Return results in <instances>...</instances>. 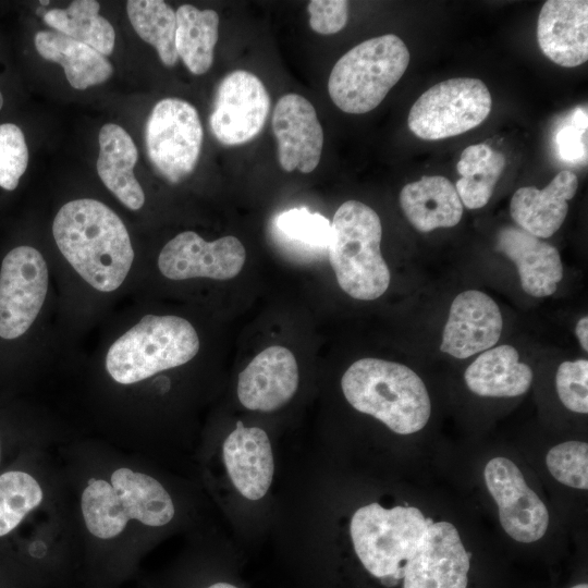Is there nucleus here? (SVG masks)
<instances>
[{"label":"nucleus","instance_id":"f257e3e1","mask_svg":"<svg viewBox=\"0 0 588 588\" xmlns=\"http://www.w3.org/2000/svg\"><path fill=\"white\" fill-rule=\"evenodd\" d=\"M54 241L69 264L93 287L117 290L134 259L128 232L105 204L81 198L66 203L52 225Z\"/></svg>","mask_w":588,"mask_h":588},{"label":"nucleus","instance_id":"f03ea898","mask_svg":"<svg viewBox=\"0 0 588 588\" xmlns=\"http://www.w3.org/2000/svg\"><path fill=\"white\" fill-rule=\"evenodd\" d=\"M341 387L346 401L399 434L421 430L431 405L425 383L405 365L362 358L344 372Z\"/></svg>","mask_w":588,"mask_h":588},{"label":"nucleus","instance_id":"7ed1b4c3","mask_svg":"<svg viewBox=\"0 0 588 588\" xmlns=\"http://www.w3.org/2000/svg\"><path fill=\"white\" fill-rule=\"evenodd\" d=\"M381 221L357 200L343 203L331 222L328 254L338 284L351 297L372 301L389 287L390 270L381 252Z\"/></svg>","mask_w":588,"mask_h":588},{"label":"nucleus","instance_id":"20e7f679","mask_svg":"<svg viewBox=\"0 0 588 588\" xmlns=\"http://www.w3.org/2000/svg\"><path fill=\"white\" fill-rule=\"evenodd\" d=\"M81 505L87 529L101 539L121 534L130 519L159 527L174 516L172 499L162 485L130 468L114 470L111 483L90 480Z\"/></svg>","mask_w":588,"mask_h":588},{"label":"nucleus","instance_id":"39448f33","mask_svg":"<svg viewBox=\"0 0 588 588\" xmlns=\"http://www.w3.org/2000/svg\"><path fill=\"white\" fill-rule=\"evenodd\" d=\"M198 350L197 332L186 319L147 315L110 346L106 368L117 382L132 384L184 365Z\"/></svg>","mask_w":588,"mask_h":588},{"label":"nucleus","instance_id":"423d86ee","mask_svg":"<svg viewBox=\"0 0 588 588\" xmlns=\"http://www.w3.org/2000/svg\"><path fill=\"white\" fill-rule=\"evenodd\" d=\"M409 64V51L393 34L367 39L343 54L331 70L328 91L343 112L377 108Z\"/></svg>","mask_w":588,"mask_h":588},{"label":"nucleus","instance_id":"0eeeda50","mask_svg":"<svg viewBox=\"0 0 588 588\" xmlns=\"http://www.w3.org/2000/svg\"><path fill=\"white\" fill-rule=\"evenodd\" d=\"M413 506L387 510L378 503L358 509L350 531L364 567L382 580H399L405 563L415 554L432 524Z\"/></svg>","mask_w":588,"mask_h":588},{"label":"nucleus","instance_id":"6e6552de","mask_svg":"<svg viewBox=\"0 0 588 588\" xmlns=\"http://www.w3.org/2000/svg\"><path fill=\"white\" fill-rule=\"evenodd\" d=\"M491 95L477 78L456 77L440 82L412 106L407 124L411 132L426 140L463 134L489 115Z\"/></svg>","mask_w":588,"mask_h":588},{"label":"nucleus","instance_id":"1a4fd4ad","mask_svg":"<svg viewBox=\"0 0 588 588\" xmlns=\"http://www.w3.org/2000/svg\"><path fill=\"white\" fill-rule=\"evenodd\" d=\"M204 138L196 108L179 98H164L152 108L145 127L148 157L171 183L195 169Z\"/></svg>","mask_w":588,"mask_h":588},{"label":"nucleus","instance_id":"9d476101","mask_svg":"<svg viewBox=\"0 0 588 588\" xmlns=\"http://www.w3.org/2000/svg\"><path fill=\"white\" fill-rule=\"evenodd\" d=\"M48 290V267L30 246L10 250L0 270V336L13 340L33 324Z\"/></svg>","mask_w":588,"mask_h":588},{"label":"nucleus","instance_id":"9b49d317","mask_svg":"<svg viewBox=\"0 0 588 588\" xmlns=\"http://www.w3.org/2000/svg\"><path fill=\"white\" fill-rule=\"evenodd\" d=\"M269 111L270 96L264 83L250 72L236 70L217 87L210 130L223 145H242L262 131Z\"/></svg>","mask_w":588,"mask_h":588},{"label":"nucleus","instance_id":"f8f14e48","mask_svg":"<svg viewBox=\"0 0 588 588\" xmlns=\"http://www.w3.org/2000/svg\"><path fill=\"white\" fill-rule=\"evenodd\" d=\"M245 258V248L235 236L229 235L208 242L193 231H185L163 246L158 267L161 273L171 280H229L240 273Z\"/></svg>","mask_w":588,"mask_h":588},{"label":"nucleus","instance_id":"ddd939ff","mask_svg":"<svg viewBox=\"0 0 588 588\" xmlns=\"http://www.w3.org/2000/svg\"><path fill=\"white\" fill-rule=\"evenodd\" d=\"M485 480L497 502L501 525L511 538L528 543L543 537L549 525L548 510L512 461L505 457L489 461Z\"/></svg>","mask_w":588,"mask_h":588},{"label":"nucleus","instance_id":"4468645a","mask_svg":"<svg viewBox=\"0 0 588 588\" xmlns=\"http://www.w3.org/2000/svg\"><path fill=\"white\" fill-rule=\"evenodd\" d=\"M469 556L452 524L432 523L403 567V588H467Z\"/></svg>","mask_w":588,"mask_h":588},{"label":"nucleus","instance_id":"2eb2a0df","mask_svg":"<svg viewBox=\"0 0 588 588\" xmlns=\"http://www.w3.org/2000/svg\"><path fill=\"white\" fill-rule=\"evenodd\" d=\"M271 125L281 168L286 172L314 171L321 157L323 131L309 100L294 93L282 96L274 107Z\"/></svg>","mask_w":588,"mask_h":588},{"label":"nucleus","instance_id":"dca6fc26","mask_svg":"<svg viewBox=\"0 0 588 588\" xmlns=\"http://www.w3.org/2000/svg\"><path fill=\"white\" fill-rule=\"evenodd\" d=\"M503 318L497 303L486 293L469 290L452 302L440 350L464 359L482 353L500 339Z\"/></svg>","mask_w":588,"mask_h":588},{"label":"nucleus","instance_id":"f3484780","mask_svg":"<svg viewBox=\"0 0 588 588\" xmlns=\"http://www.w3.org/2000/svg\"><path fill=\"white\" fill-rule=\"evenodd\" d=\"M293 353L280 345L265 348L240 372L237 396L250 411L272 412L287 403L298 387Z\"/></svg>","mask_w":588,"mask_h":588},{"label":"nucleus","instance_id":"a211bd4d","mask_svg":"<svg viewBox=\"0 0 588 588\" xmlns=\"http://www.w3.org/2000/svg\"><path fill=\"white\" fill-rule=\"evenodd\" d=\"M537 40L542 53L560 66L585 63L588 60V2L546 1L538 16Z\"/></svg>","mask_w":588,"mask_h":588},{"label":"nucleus","instance_id":"6ab92c4d","mask_svg":"<svg viewBox=\"0 0 588 588\" xmlns=\"http://www.w3.org/2000/svg\"><path fill=\"white\" fill-rule=\"evenodd\" d=\"M223 461L231 481L249 500H259L268 491L274 473L270 440L265 430L245 427L242 421L224 440Z\"/></svg>","mask_w":588,"mask_h":588},{"label":"nucleus","instance_id":"aec40b11","mask_svg":"<svg viewBox=\"0 0 588 588\" xmlns=\"http://www.w3.org/2000/svg\"><path fill=\"white\" fill-rule=\"evenodd\" d=\"M497 250L517 267L523 290L535 297L552 295L563 278L558 249L520 228L504 226L497 235Z\"/></svg>","mask_w":588,"mask_h":588},{"label":"nucleus","instance_id":"412c9836","mask_svg":"<svg viewBox=\"0 0 588 588\" xmlns=\"http://www.w3.org/2000/svg\"><path fill=\"white\" fill-rule=\"evenodd\" d=\"M578 180L569 170H562L542 189L535 186L518 188L512 196V219L529 234L538 238L552 236L563 224L567 201L577 191Z\"/></svg>","mask_w":588,"mask_h":588},{"label":"nucleus","instance_id":"4be33fe9","mask_svg":"<svg viewBox=\"0 0 588 588\" xmlns=\"http://www.w3.org/2000/svg\"><path fill=\"white\" fill-rule=\"evenodd\" d=\"M137 148L120 125L108 123L99 132L97 172L106 187L128 209L138 210L145 203L144 191L134 174Z\"/></svg>","mask_w":588,"mask_h":588},{"label":"nucleus","instance_id":"5701e85b","mask_svg":"<svg viewBox=\"0 0 588 588\" xmlns=\"http://www.w3.org/2000/svg\"><path fill=\"white\" fill-rule=\"evenodd\" d=\"M400 205L409 223L420 232L452 228L463 215L455 186L440 175L422 176L406 184L400 193Z\"/></svg>","mask_w":588,"mask_h":588},{"label":"nucleus","instance_id":"b1692460","mask_svg":"<svg viewBox=\"0 0 588 588\" xmlns=\"http://www.w3.org/2000/svg\"><path fill=\"white\" fill-rule=\"evenodd\" d=\"M468 389L489 397H513L528 391L532 382L531 368L519 362L512 345H500L482 352L464 373Z\"/></svg>","mask_w":588,"mask_h":588},{"label":"nucleus","instance_id":"393cba45","mask_svg":"<svg viewBox=\"0 0 588 588\" xmlns=\"http://www.w3.org/2000/svg\"><path fill=\"white\" fill-rule=\"evenodd\" d=\"M37 52L59 63L73 88L83 90L109 79L113 68L106 56L56 30H40L34 38Z\"/></svg>","mask_w":588,"mask_h":588},{"label":"nucleus","instance_id":"a878e982","mask_svg":"<svg viewBox=\"0 0 588 588\" xmlns=\"http://www.w3.org/2000/svg\"><path fill=\"white\" fill-rule=\"evenodd\" d=\"M175 16L177 57L191 73L205 74L213 62V50L218 41V13L183 4L176 10Z\"/></svg>","mask_w":588,"mask_h":588},{"label":"nucleus","instance_id":"bb28decb","mask_svg":"<svg viewBox=\"0 0 588 588\" xmlns=\"http://www.w3.org/2000/svg\"><path fill=\"white\" fill-rule=\"evenodd\" d=\"M504 168V155L487 144L466 147L456 166L461 177L455 189L462 204L468 209L487 205Z\"/></svg>","mask_w":588,"mask_h":588},{"label":"nucleus","instance_id":"cd10ccee","mask_svg":"<svg viewBox=\"0 0 588 588\" xmlns=\"http://www.w3.org/2000/svg\"><path fill=\"white\" fill-rule=\"evenodd\" d=\"M95 0H76L65 9L44 13L45 23L70 38L90 46L103 56L112 53L115 32L111 23L99 14Z\"/></svg>","mask_w":588,"mask_h":588},{"label":"nucleus","instance_id":"c85d7f7f","mask_svg":"<svg viewBox=\"0 0 588 588\" xmlns=\"http://www.w3.org/2000/svg\"><path fill=\"white\" fill-rule=\"evenodd\" d=\"M126 11L137 35L157 50L161 62L167 66L175 65L179 57L173 9L161 0H130L126 2Z\"/></svg>","mask_w":588,"mask_h":588},{"label":"nucleus","instance_id":"c756f323","mask_svg":"<svg viewBox=\"0 0 588 588\" xmlns=\"http://www.w3.org/2000/svg\"><path fill=\"white\" fill-rule=\"evenodd\" d=\"M42 501V490L29 474L12 470L0 475V537L11 532Z\"/></svg>","mask_w":588,"mask_h":588},{"label":"nucleus","instance_id":"7c9ffc66","mask_svg":"<svg viewBox=\"0 0 588 588\" xmlns=\"http://www.w3.org/2000/svg\"><path fill=\"white\" fill-rule=\"evenodd\" d=\"M275 226L284 237L314 248L327 249L330 240V221L306 208H292L275 218Z\"/></svg>","mask_w":588,"mask_h":588},{"label":"nucleus","instance_id":"2f4dec72","mask_svg":"<svg viewBox=\"0 0 588 588\" xmlns=\"http://www.w3.org/2000/svg\"><path fill=\"white\" fill-rule=\"evenodd\" d=\"M547 466L561 483L576 489L588 488L587 443L567 441L553 446L547 454Z\"/></svg>","mask_w":588,"mask_h":588},{"label":"nucleus","instance_id":"473e14b6","mask_svg":"<svg viewBox=\"0 0 588 588\" xmlns=\"http://www.w3.org/2000/svg\"><path fill=\"white\" fill-rule=\"evenodd\" d=\"M28 164V148L22 130L12 123L0 124V187L13 191Z\"/></svg>","mask_w":588,"mask_h":588},{"label":"nucleus","instance_id":"72a5a7b5","mask_svg":"<svg viewBox=\"0 0 588 588\" xmlns=\"http://www.w3.org/2000/svg\"><path fill=\"white\" fill-rule=\"evenodd\" d=\"M555 384L563 405L572 412L588 413V360L563 362L556 371Z\"/></svg>","mask_w":588,"mask_h":588},{"label":"nucleus","instance_id":"f704fd0d","mask_svg":"<svg viewBox=\"0 0 588 588\" xmlns=\"http://www.w3.org/2000/svg\"><path fill=\"white\" fill-rule=\"evenodd\" d=\"M559 157L569 163L587 159V110L577 108L555 134Z\"/></svg>","mask_w":588,"mask_h":588},{"label":"nucleus","instance_id":"c9c22d12","mask_svg":"<svg viewBox=\"0 0 588 588\" xmlns=\"http://www.w3.org/2000/svg\"><path fill=\"white\" fill-rule=\"evenodd\" d=\"M307 10L310 28L321 35L340 32L348 19V2L345 0H313Z\"/></svg>","mask_w":588,"mask_h":588},{"label":"nucleus","instance_id":"e433bc0d","mask_svg":"<svg viewBox=\"0 0 588 588\" xmlns=\"http://www.w3.org/2000/svg\"><path fill=\"white\" fill-rule=\"evenodd\" d=\"M576 336L581 345V348L588 351V318L587 316L578 320L575 327Z\"/></svg>","mask_w":588,"mask_h":588},{"label":"nucleus","instance_id":"4c0bfd02","mask_svg":"<svg viewBox=\"0 0 588 588\" xmlns=\"http://www.w3.org/2000/svg\"><path fill=\"white\" fill-rule=\"evenodd\" d=\"M205 588H237V587L229 583H215Z\"/></svg>","mask_w":588,"mask_h":588},{"label":"nucleus","instance_id":"58836bf2","mask_svg":"<svg viewBox=\"0 0 588 588\" xmlns=\"http://www.w3.org/2000/svg\"><path fill=\"white\" fill-rule=\"evenodd\" d=\"M571 588H588V585L587 584H578V585H575Z\"/></svg>","mask_w":588,"mask_h":588},{"label":"nucleus","instance_id":"ea45409f","mask_svg":"<svg viewBox=\"0 0 588 588\" xmlns=\"http://www.w3.org/2000/svg\"><path fill=\"white\" fill-rule=\"evenodd\" d=\"M2 106H3V96H2V94L0 91V110H1Z\"/></svg>","mask_w":588,"mask_h":588},{"label":"nucleus","instance_id":"a19ab883","mask_svg":"<svg viewBox=\"0 0 588 588\" xmlns=\"http://www.w3.org/2000/svg\"><path fill=\"white\" fill-rule=\"evenodd\" d=\"M39 3L42 4V5H47V4H49V1H40Z\"/></svg>","mask_w":588,"mask_h":588},{"label":"nucleus","instance_id":"79ce46f5","mask_svg":"<svg viewBox=\"0 0 588 588\" xmlns=\"http://www.w3.org/2000/svg\"><path fill=\"white\" fill-rule=\"evenodd\" d=\"M0 455H1V449H0Z\"/></svg>","mask_w":588,"mask_h":588}]
</instances>
